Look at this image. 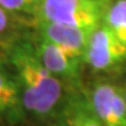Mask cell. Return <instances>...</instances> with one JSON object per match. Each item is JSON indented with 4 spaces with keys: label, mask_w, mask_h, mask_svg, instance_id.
I'll list each match as a JSON object with an SVG mask.
<instances>
[{
    "label": "cell",
    "mask_w": 126,
    "mask_h": 126,
    "mask_svg": "<svg viewBox=\"0 0 126 126\" xmlns=\"http://www.w3.org/2000/svg\"><path fill=\"white\" fill-rule=\"evenodd\" d=\"M27 113L39 120L51 118L63 100V81L43 64L35 44L17 40L8 50Z\"/></svg>",
    "instance_id": "cell-1"
},
{
    "label": "cell",
    "mask_w": 126,
    "mask_h": 126,
    "mask_svg": "<svg viewBox=\"0 0 126 126\" xmlns=\"http://www.w3.org/2000/svg\"><path fill=\"white\" fill-rule=\"evenodd\" d=\"M39 35L44 39L57 44L70 54L81 58L84 61V54L88 47L89 37L94 30H88L82 27L68 26L53 22L36 21Z\"/></svg>",
    "instance_id": "cell-6"
},
{
    "label": "cell",
    "mask_w": 126,
    "mask_h": 126,
    "mask_svg": "<svg viewBox=\"0 0 126 126\" xmlns=\"http://www.w3.org/2000/svg\"><path fill=\"white\" fill-rule=\"evenodd\" d=\"M43 0H0V5L9 13L36 17Z\"/></svg>",
    "instance_id": "cell-10"
},
{
    "label": "cell",
    "mask_w": 126,
    "mask_h": 126,
    "mask_svg": "<svg viewBox=\"0 0 126 126\" xmlns=\"http://www.w3.org/2000/svg\"><path fill=\"white\" fill-rule=\"evenodd\" d=\"M9 12H7L1 5H0V36L5 33V31L9 28L10 26V17Z\"/></svg>",
    "instance_id": "cell-11"
},
{
    "label": "cell",
    "mask_w": 126,
    "mask_h": 126,
    "mask_svg": "<svg viewBox=\"0 0 126 126\" xmlns=\"http://www.w3.org/2000/svg\"><path fill=\"white\" fill-rule=\"evenodd\" d=\"M51 118L53 126H104L84 94L68 95Z\"/></svg>",
    "instance_id": "cell-7"
},
{
    "label": "cell",
    "mask_w": 126,
    "mask_h": 126,
    "mask_svg": "<svg viewBox=\"0 0 126 126\" xmlns=\"http://www.w3.org/2000/svg\"><path fill=\"white\" fill-rule=\"evenodd\" d=\"M110 0H43L36 21L95 30L103 23Z\"/></svg>",
    "instance_id": "cell-2"
},
{
    "label": "cell",
    "mask_w": 126,
    "mask_h": 126,
    "mask_svg": "<svg viewBox=\"0 0 126 126\" xmlns=\"http://www.w3.org/2000/svg\"><path fill=\"white\" fill-rule=\"evenodd\" d=\"M25 106L18 81L0 64V117L9 122H19L25 116Z\"/></svg>",
    "instance_id": "cell-8"
},
{
    "label": "cell",
    "mask_w": 126,
    "mask_h": 126,
    "mask_svg": "<svg viewBox=\"0 0 126 126\" xmlns=\"http://www.w3.org/2000/svg\"><path fill=\"white\" fill-rule=\"evenodd\" d=\"M103 25L126 45V0H114L110 3L103 17Z\"/></svg>",
    "instance_id": "cell-9"
},
{
    "label": "cell",
    "mask_w": 126,
    "mask_h": 126,
    "mask_svg": "<svg viewBox=\"0 0 126 126\" xmlns=\"http://www.w3.org/2000/svg\"><path fill=\"white\" fill-rule=\"evenodd\" d=\"M124 95H125V100H126V88H125V90H124Z\"/></svg>",
    "instance_id": "cell-12"
},
{
    "label": "cell",
    "mask_w": 126,
    "mask_h": 126,
    "mask_svg": "<svg viewBox=\"0 0 126 126\" xmlns=\"http://www.w3.org/2000/svg\"><path fill=\"white\" fill-rule=\"evenodd\" d=\"M33 44L43 64L54 76L67 82H75L79 80L80 68L84 63L81 58L70 54L63 48L40 35L33 41Z\"/></svg>",
    "instance_id": "cell-5"
},
{
    "label": "cell",
    "mask_w": 126,
    "mask_h": 126,
    "mask_svg": "<svg viewBox=\"0 0 126 126\" xmlns=\"http://www.w3.org/2000/svg\"><path fill=\"white\" fill-rule=\"evenodd\" d=\"M126 59V45L104 25L91 32L84 54V63L94 71H108Z\"/></svg>",
    "instance_id": "cell-3"
},
{
    "label": "cell",
    "mask_w": 126,
    "mask_h": 126,
    "mask_svg": "<svg viewBox=\"0 0 126 126\" xmlns=\"http://www.w3.org/2000/svg\"><path fill=\"white\" fill-rule=\"evenodd\" d=\"M95 114L104 126H126L124 90L107 81L95 82L88 95Z\"/></svg>",
    "instance_id": "cell-4"
}]
</instances>
